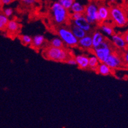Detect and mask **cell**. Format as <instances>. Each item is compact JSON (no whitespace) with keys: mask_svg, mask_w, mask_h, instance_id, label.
<instances>
[{"mask_svg":"<svg viewBox=\"0 0 128 128\" xmlns=\"http://www.w3.org/2000/svg\"><path fill=\"white\" fill-rule=\"evenodd\" d=\"M43 56L45 59L57 62H66L72 57L70 52L64 48H57L49 45L43 51Z\"/></svg>","mask_w":128,"mask_h":128,"instance_id":"1","label":"cell"},{"mask_svg":"<svg viewBox=\"0 0 128 128\" xmlns=\"http://www.w3.org/2000/svg\"><path fill=\"white\" fill-rule=\"evenodd\" d=\"M50 10L54 22L57 25H63L68 22L70 18L69 10L64 8L58 2H55L52 4Z\"/></svg>","mask_w":128,"mask_h":128,"instance_id":"2","label":"cell"},{"mask_svg":"<svg viewBox=\"0 0 128 128\" xmlns=\"http://www.w3.org/2000/svg\"><path fill=\"white\" fill-rule=\"evenodd\" d=\"M110 18L118 27H125L128 24V14L125 8L114 5L110 8Z\"/></svg>","mask_w":128,"mask_h":128,"instance_id":"3","label":"cell"},{"mask_svg":"<svg viewBox=\"0 0 128 128\" xmlns=\"http://www.w3.org/2000/svg\"><path fill=\"white\" fill-rule=\"evenodd\" d=\"M115 46L108 40L106 39L100 45L95 47H92V51L94 54L98 59L100 62H104L107 58L113 52Z\"/></svg>","mask_w":128,"mask_h":128,"instance_id":"4","label":"cell"},{"mask_svg":"<svg viewBox=\"0 0 128 128\" xmlns=\"http://www.w3.org/2000/svg\"><path fill=\"white\" fill-rule=\"evenodd\" d=\"M57 32L59 38L62 40L64 45L68 47H75L77 46L78 40L73 34L70 28L61 26L58 29Z\"/></svg>","mask_w":128,"mask_h":128,"instance_id":"5","label":"cell"},{"mask_svg":"<svg viewBox=\"0 0 128 128\" xmlns=\"http://www.w3.org/2000/svg\"><path fill=\"white\" fill-rule=\"evenodd\" d=\"M85 17L87 21L91 25L95 23H102V20L98 12V6L94 3H89L86 6L84 11Z\"/></svg>","mask_w":128,"mask_h":128,"instance_id":"6","label":"cell"},{"mask_svg":"<svg viewBox=\"0 0 128 128\" xmlns=\"http://www.w3.org/2000/svg\"><path fill=\"white\" fill-rule=\"evenodd\" d=\"M104 63L106 64L112 70L119 69L125 65L123 62L122 57L120 56L119 54L115 50L113 51L109 55V56L106 59Z\"/></svg>","mask_w":128,"mask_h":128,"instance_id":"7","label":"cell"},{"mask_svg":"<svg viewBox=\"0 0 128 128\" xmlns=\"http://www.w3.org/2000/svg\"><path fill=\"white\" fill-rule=\"evenodd\" d=\"M111 42L114 46L120 50H125L128 47V43L123 38L122 34L114 33L112 36Z\"/></svg>","mask_w":128,"mask_h":128,"instance_id":"8","label":"cell"},{"mask_svg":"<svg viewBox=\"0 0 128 128\" xmlns=\"http://www.w3.org/2000/svg\"><path fill=\"white\" fill-rule=\"evenodd\" d=\"M21 29V26L16 20H9L6 30L8 34L12 36H16L18 33Z\"/></svg>","mask_w":128,"mask_h":128,"instance_id":"9","label":"cell"},{"mask_svg":"<svg viewBox=\"0 0 128 128\" xmlns=\"http://www.w3.org/2000/svg\"><path fill=\"white\" fill-rule=\"evenodd\" d=\"M73 24L77 26L79 28H80L81 29L84 30L87 33L90 32L92 31V25L87 21V20H86L84 15L82 16L81 17H80V18H77V19L73 20Z\"/></svg>","mask_w":128,"mask_h":128,"instance_id":"10","label":"cell"},{"mask_svg":"<svg viewBox=\"0 0 128 128\" xmlns=\"http://www.w3.org/2000/svg\"><path fill=\"white\" fill-rule=\"evenodd\" d=\"M81 48L84 50H91L92 48V41L90 34H86L78 40V45Z\"/></svg>","mask_w":128,"mask_h":128,"instance_id":"11","label":"cell"},{"mask_svg":"<svg viewBox=\"0 0 128 128\" xmlns=\"http://www.w3.org/2000/svg\"><path fill=\"white\" fill-rule=\"evenodd\" d=\"M98 12L102 20V23L110 19V8L106 6L100 5L98 7Z\"/></svg>","mask_w":128,"mask_h":128,"instance_id":"12","label":"cell"},{"mask_svg":"<svg viewBox=\"0 0 128 128\" xmlns=\"http://www.w3.org/2000/svg\"><path fill=\"white\" fill-rule=\"evenodd\" d=\"M76 65L78 68L86 70L89 68V57L86 55H78L75 57Z\"/></svg>","mask_w":128,"mask_h":128,"instance_id":"13","label":"cell"},{"mask_svg":"<svg viewBox=\"0 0 128 128\" xmlns=\"http://www.w3.org/2000/svg\"><path fill=\"white\" fill-rule=\"evenodd\" d=\"M45 44V38L44 35L42 34H38V35L34 36L33 38H32V42L30 45L32 48H42Z\"/></svg>","mask_w":128,"mask_h":128,"instance_id":"14","label":"cell"},{"mask_svg":"<svg viewBox=\"0 0 128 128\" xmlns=\"http://www.w3.org/2000/svg\"><path fill=\"white\" fill-rule=\"evenodd\" d=\"M112 70L109 67L108 65L104 62H100L98 66L96 72L98 74L103 75V76H107V75H111L112 73Z\"/></svg>","mask_w":128,"mask_h":128,"instance_id":"15","label":"cell"},{"mask_svg":"<svg viewBox=\"0 0 128 128\" xmlns=\"http://www.w3.org/2000/svg\"><path fill=\"white\" fill-rule=\"evenodd\" d=\"M92 41V47L98 46L102 42L104 41L106 38L103 36V33L100 31H95L91 35Z\"/></svg>","mask_w":128,"mask_h":128,"instance_id":"16","label":"cell"},{"mask_svg":"<svg viewBox=\"0 0 128 128\" xmlns=\"http://www.w3.org/2000/svg\"><path fill=\"white\" fill-rule=\"evenodd\" d=\"M100 28L104 34H106L109 36H112L115 33V31H114V29L112 26L110 25L108 23L105 22L101 23Z\"/></svg>","mask_w":128,"mask_h":128,"instance_id":"17","label":"cell"},{"mask_svg":"<svg viewBox=\"0 0 128 128\" xmlns=\"http://www.w3.org/2000/svg\"><path fill=\"white\" fill-rule=\"evenodd\" d=\"M85 8H86V6L82 4L80 2L75 1L74 3L72 4V6L70 8L69 11L71 13H75V12H78L82 13V14H84Z\"/></svg>","mask_w":128,"mask_h":128,"instance_id":"18","label":"cell"},{"mask_svg":"<svg viewBox=\"0 0 128 128\" xmlns=\"http://www.w3.org/2000/svg\"><path fill=\"white\" fill-rule=\"evenodd\" d=\"M70 30H72L73 34L75 35V36L76 37L78 40L82 38V37H84L85 35H86V34H87V32H86L84 30H83L82 29L79 28L77 26L75 25L74 24H73L71 26Z\"/></svg>","mask_w":128,"mask_h":128,"instance_id":"19","label":"cell"},{"mask_svg":"<svg viewBox=\"0 0 128 128\" xmlns=\"http://www.w3.org/2000/svg\"><path fill=\"white\" fill-rule=\"evenodd\" d=\"M100 62L99 61L98 59L96 58V56L94 54L89 57V68L92 70L96 72Z\"/></svg>","mask_w":128,"mask_h":128,"instance_id":"20","label":"cell"},{"mask_svg":"<svg viewBox=\"0 0 128 128\" xmlns=\"http://www.w3.org/2000/svg\"><path fill=\"white\" fill-rule=\"evenodd\" d=\"M50 45L54 47H57V48H64V44L63 42L59 37H55L52 38L51 41L50 42Z\"/></svg>","mask_w":128,"mask_h":128,"instance_id":"21","label":"cell"},{"mask_svg":"<svg viewBox=\"0 0 128 128\" xmlns=\"http://www.w3.org/2000/svg\"><path fill=\"white\" fill-rule=\"evenodd\" d=\"M8 21V17L4 16L3 14H0V31H5Z\"/></svg>","mask_w":128,"mask_h":128,"instance_id":"22","label":"cell"},{"mask_svg":"<svg viewBox=\"0 0 128 128\" xmlns=\"http://www.w3.org/2000/svg\"><path fill=\"white\" fill-rule=\"evenodd\" d=\"M76 0H58V3L62 5L66 10H69L72 4L75 2Z\"/></svg>","mask_w":128,"mask_h":128,"instance_id":"23","label":"cell"},{"mask_svg":"<svg viewBox=\"0 0 128 128\" xmlns=\"http://www.w3.org/2000/svg\"><path fill=\"white\" fill-rule=\"evenodd\" d=\"M20 40L21 41V43L24 45H29L30 46L32 42V38L30 36L27 35V34H24V35H21L20 36Z\"/></svg>","mask_w":128,"mask_h":128,"instance_id":"24","label":"cell"},{"mask_svg":"<svg viewBox=\"0 0 128 128\" xmlns=\"http://www.w3.org/2000/svg\"><path fill=\"white\" fill-rule=\"evenodd\" d=\"M3 14L7 17H10L14 14V10L11 8H6L3 10Z\"/></svg>","mask_w":128,"mask_h":128,"instance_id":"25","label":"cell"},{"mask_svg":"<svg viewBox=\"0 0 128 128\" xmlns=\"http://www.w3.org/2000/svg\"><path fill=\"white\" fill-rule=\"evenodd\" d=\"M82 16H84V14H82V13H78V12L71 13L70 18L73 20L77 19V18H80V17H82Z\"/></svg>","mask_w":128,"mask_h":128,"instance_id":"26","label":"cell"},{"mask_svg":"<svg viewBox=\"0 0 128 128\" xmlns=\"http://www.w3.org/2000/svg\"><path fill=\"white\" fill-rule=\"evenodd\" d=\"M66 62L67 64L70 65H72V66H74V65H76V60H75V58H73V57H70V58H68L67 60H66Z\"/></svg>","mask_w":128,"mask_h":128,"instance_id":"27","label":"cell"},{"mask_svg":"<svg viewBox=\"0 0 128 128\" xmlns=\"http://www.w3.org/2000/svg\"><path fill=\"white\" fill-rule=\"evenodd\" d=\"M22 2L27 6L32 5L36 2V0H21Z\"/></svg>","mask_w":128,"mask_h":128,"instance_id":"28","label":"cell"},{"mask_svg":"<svg viewBox=\"0 0 128 128\" xmlns=\"http://www.w3.org/2000/svg\"><path fill=\"white\" fill-rule=\"evenodd\" d=\"M122 60H123V62H124V64L126 63V64H128V53L127 51L124 53L122 57Z\"/></svg>","mask_w":128,"mask_h":128,"instance_id":"29","label":"cell"},{"mask_svg":"<svg viewBox=\"0 0 128 128\" xmlns=\"http://www.w3.org/2000/svg\"><path fill=\"white\" fill-rule=\"evenodd\" d=\"M14 1L15 0H2V2L3 5H8Z\"/></svg>","mask_w":128,"mask_h":128,"instance_id":"30","label":"cell"},{"mask_svg":"<svg viewBox=\"0 0 128 128\" xmlns=\"http://www.w3.org/2000/svg\"><path fill=\"white\" fill-rule=\"evenodd\" d=\"M122 36H123V38H124V39L125 40V41L128 44V31H126L125 33L122 34Z\"/></svg>","mask_w":128,"mask_h":128,"instance_id":"31","label":"cell"},{"mask_svg":"<svg viewBox=\"0 0 128 128\" xmlns=\"http://www.w3.org/2000/svg\"><path fill=\"white\" fill-rule=\"evenodd\" d=\"M2 7H3V4H2V0H0V10H2Z\"/></svg>","mask_w":128,"mask_h":128,"instance_id":"32","label":"cell"},{"mask_svg":"<svg viewBox=\"0 0 128 128\" xmlns=\"http://www.w3.org/2000/svg\"><path fill=\"white\" fill-rule=\"evenodd\" d=\"M116 0H110V2H112V3H116Z\"/></svg>","mask_w":128,"mask_h":128,"instance_id":"33","label":"cell"},{"mask_svg":"<svg viewBox=\"0 0 128 128\" xmlns=\"http://www.w3.org/2000/svg\"><path fill=\"white\" fill-rule=\"evenodd\" d=\"M127 0H123V2H126Z\"/></svg>","mask_w":128,"mask_h":128,"instance_id":"34","label":"cell"}]
</instances>
